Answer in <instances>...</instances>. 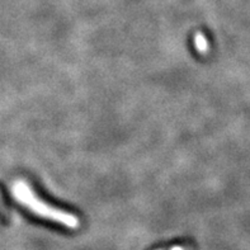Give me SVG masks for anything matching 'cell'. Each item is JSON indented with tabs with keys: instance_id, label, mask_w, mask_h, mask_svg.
I'll use <instances>...</instances> for the list:
<instances>
[{
	"instance_id": "obj_1",
	"label": "cell",
	"mask_w": 250,
	"mask_h": 250,
	"mask_svg": "<svg viewBox=\"0 0 250 250\" xmlns=\"http://www.w3.org/2000/svg\"><path fill=\"white\" fill-rule=\"evenodd\" d=\"M14 196L18 202L22 203L23 206L27 207L31 212L36 213L40 217L52 220V221L59 222L67 228L78 226V219L75 216L62 212L61 209L55 208L46 202H42L41 198L35 193V190L31 189V187L24 182H18L14 184Z\"/></svg>"
}]
</instances>
